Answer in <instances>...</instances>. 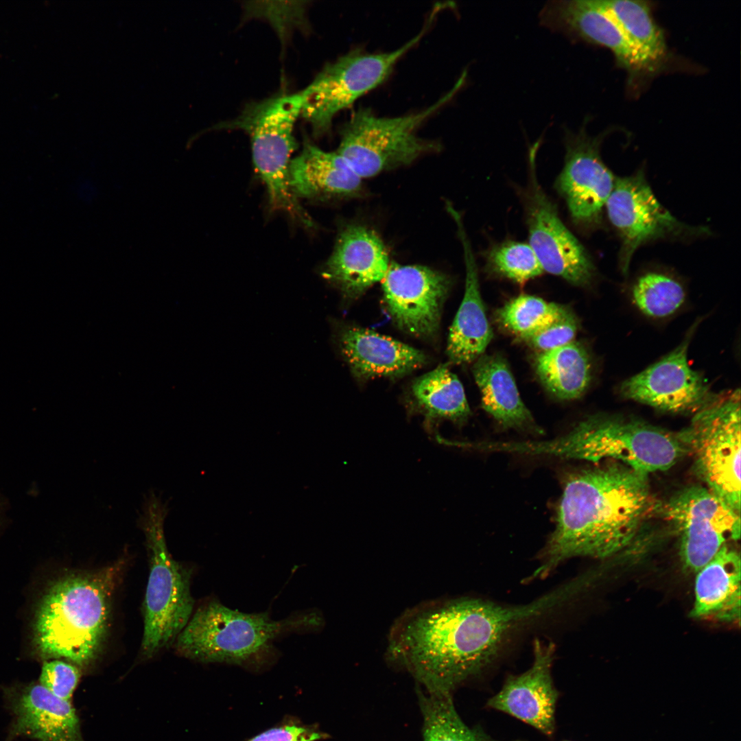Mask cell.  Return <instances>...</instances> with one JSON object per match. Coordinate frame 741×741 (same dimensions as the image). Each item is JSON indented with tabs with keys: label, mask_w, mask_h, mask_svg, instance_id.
Returning a JSON list of instances; mask_svg holds the SVG:
<instances>
[{
	"label": "cell",
	"mask_w": 741,
	"mask_h": 741,
	"mask_svg": "<svg viewBox=\"0 0 741 741\" xmlns=\"http://www.w3.org/2000/svg\"><path fill=\"white\" fill-rule=\"evenodd\" d=\"M389 267L386 248L377 233L351 224L340 233L322 275L345 297L355 298L382 281Z\"/></svg>",
	"instance_id": "20"
},
{
	"label": "cell",
	"mask_w": 741,
	"mask_h": 741,
	"mask_svg": "<svg viewBox=\"0 0 741 741\" xmlns=\"http://www.w3.org/2000/svg\"><path fill=\"white\" fill-rule=\"evenodd\" d=\"M553 656L552 644L537 641L531 667L521 674L509 676L501 690L489 699L487 706L552 736L558 698L551 674Z\"/></svg>",
	"instance_id": "19"
},
{
	"label": "cell",
	"mask_w": 741,
	"mask_h": 741,
	"mask_svg": "<svg viewBox=\"0 0 741 741\" xmlns=\"http://www.w3.org/2000/svg\"><path fill=\"white\" fill-rule=\"evenodd\" d=\"M486 258L493 272L518 283L543 272L534 252L526 243L509 241L499 244L489 250Z\"/></svg>",
	"instance_id": "32"
},
{
	"label": "cell",
	"mask_w": 741,
	"mask_h": 741,
	"mask_svg": "<svg viewBox=\"0 0 741 741\" xmlns=\"http://www.w3.org/2000/svg\"><path fill=\"white\" fill-rule=\"evenodd\" d=\"M423 718V741H525L499 740L482 729L467 725L458 714L451 694L418 691Z\"/></svg>",
	"instance_id": "29"
},
{
	"label": "cell",
	"mask_w": 741,
	"mask_h": 741,
	"mask_svg": "<svg viewBox=\"0 0 741 741\" xmlns=\"http://www.w3.org/2000/svg\"><path fill=\"white\" fill-rule=\"evenodd\" d=\"M3 692L12 716L5 741L20 737L37 741H84L71 701L35 683L5 687Z\"/></svg>",
	"instance_id": "18"
},
{
	"label": "cell",
	"mask_w": 741,
	"mask_h": 741,
	"mask_svg": "<svg viewBox=\"0 0 741 741\" xmlns=\"http://www.w3.org/2000/svg\"><path fill=\"white\" fill-rule=\"evenodd\" d=\"M653 508L648 474L609 460L569 473L556 527L535 575L574 556L609 557L628 546Z\"/></svg>",
	"instance_id": "2"
},
{
	"label": "cell",
	"mask_w": 741,
	"mask_h": 741,
	"mask_svg": "<svg viewBox=\"0 0 741 741\" xmlns=\"http://www.w3.org/2000/svg\"><path fill=\"white\" fill-rule=\"evenodd\" d=\"M462 75L453 89L429 108L416 113L383 117L370 109L354 112L342 127L336 150L362 179L406 165L438 148L416 134L418 128L448 102L462 87Z\"/></svg>",
	"instance_id": "8"
},
{
	"label": "cell",
	"mask_w": 741,
	"mask_h": 741,
	"mask_svg": "<svg viewBox=\"0 0 741 741\" xmlns=\"http://www.w3.org/2000/svg\"><path fill=\"white\" fill-rule=\"evenodd\" d=\"M7 521V503L4 496L0 492V527Z\"/></svg>",
	"instance_id": "36"
},
{
	"label": "cell",
	"mask_w": 741,
	"mask_h": 741,
	"mask_svg": "<svg viewBox=\"0 0 741 741\" xmlns=\"http://www.w3.org/2000/svg\"><path fill=\"white\" fill-rule=\"evenodd\" d=\"M169 511L154 491L145 497L137 525L145 537L150 574L144 600L142 650L151 656L175 640L190 620V574L168 551L164 530Z\"/></svg>",
	"instance_id": "6"
},
{
	"label": "cell",
	"mask_w": 741,
	"mask_h": 741,
	"mask_svg": "<svg viewBox=\"0 0 741 741\" xmlns=\"http://www.w3.org/2000/svg\"><path fill=\"white\" fill-rule=\"evenodd\" d=\"M449 287L447 275L422 266L393 264L382 280L384 305L394 324L423 339L437 333Z\"/></svg>",
	"instance_id": "16"
},
{
	"label": "cell",
	"mask_w": 741,
	"mask_h": 741,
	"mask_svg": "<svg viewBox=\"0 0 741 741\" xmlns=\"http://www.w3.org/2000/svg\"><path fill=\"white\" fill-rule=\"evenodd\" d=\"M563 741H569V740H563Z\"/></svg>",
	"instance_id": "37"
},
{
	"label": "cell",
	"mask_w": 741,
	"mask_h": 741,
	"mask_svg": "<svg viewBox=\"0 0 741 741\" xmlns=\"http://www.w3.org/2000/svg\"><path fill=\"white\" fill-rule=\"evenodd\" d=\"M304 91L275 95L246 106L234 120L219 128L240 129L250 138L255 167L265 184L273 210L287 213L305 224L309 215L289 186V166L295 150L294 130L301 115Z\"/></svg>",
	"instance_id": "7"
},
{
	"label": "cell",
	"mask_w": 741,
	"mask_h": 741,
	"mask_svg": "<svg viewBox=\"0 0 741 741\" xmlns=\"http://www.w3.org/2000/svg\"><path fill=\"white\" fill-rule=\"evenodd\" d=\"M422 30L400 48L368 54L354 50L325 65L303 91L302 117L316 137L328 132L334 117L381 84L399 60L423 36Z\"/></svg>",
	"instance_id": "10"
},
{
	"label": "cell",
	"mask_w": 741,
	"mask_h": 741,
	"mask_svg": "<svg viewBox=\"0 0 741 741\" xmlns=\"http://www.w3.org/2000/svg\"><path fill=\"white\" fill-rule=\"evenodd\" d=\"M539 21L570 40L608 48L631 77L653 71L599 0L548 1L539 13Z\"/></svg>",
	"instance_id": "17"
},
{
	"label": "cell",
	"mask_w": 741,
	"mask_h": 741,
	"mask_svg": "<svg viewBox=\"0 0 741 741\" xmlns=\"http://www.w3.org/2000/svg\"><path fill=\"white\" fill-rule=\"evenodd\" d=\"M320 621L313 611L274 620L267 613H243L212 600L191 615L176 646L181 655L199 661L258 670L276 659L274 640L317 629Z\"/></svg>",
	"instance_id": "3"
},
{
	"label": "cell",
	"mask_w": 741,
	"mask_h": 741,
	"mask_svg": "<svg viewBox=\"0 0 741 741\" xmlns=\"http://www.w3.org/2000/svg\"><path fill=\"white\" fill-rule=\"evenodd\" d=\"M446 209L457 226L466 271L463 298L449 329L446 350L450 362L460 364L482 355L493 333L486 315L477 265L461 215L451 204Z\"/></svg>",
	"instance_id": "21"
},
{
	"label": "cell",
	"mask_w": 741,
	"mask_h": 741,
	"mask_svg": "<svg viewBox=\"0 0 741 741\" xmlns=\"http://www.w3.org/2000/svg\"><path fill=\"white\" fill-rule=\"evenodd\" d=\"M482 406L502 427L539 433L533 416L520 397L514 377L499 355L479 357L472 368Z\"/></svg>",
	"instance_id": "25"
},
{
	"label": "cell",
	"mask_w": 741,
	"mask_h": 741,
	"mask_svg": "<svg viewBox=\"0 0 741 741\" xmlns=\"http://www.w3.org/2000/svg\"><path fill=\"white\" fill-rule=\"evenodd\" d=\"M117 570L71 576L48 591L35 625L36 642L45 658H64L80 666L96 657L104 639Z\"/></svg>",
	"instance_id": "4"
},
{
	"label": "cell",
	"mask_w": 741,
	"mask_h": 741,
	"mask_svg": "<svg viewBox=\"0 0 741 741\" xmlns=\"http://www.w3.org/2000/svg\"><path fill=\"white\" fill-rule=\"evenodd\" d=\"M519 606L478 599L412 611L392 633L389 654L430 692L452 694L494 659L505 635L524 619Z\"/></svg>",
	"instance_id": "1"
},
{
	"label": "cell",
	"mask_w": 741,
	"mask_h": 741,
	"mask_svg": "<svg viewBox=\"0 0 741 741\" xmlns=\"http://www.w3.org/2000/svg\"><path fill=\"white\" fill-rule=\"evenodd\" d=\"M411 392L413 406L424 415L429 432L439 421L461 425L471 415L463 386L447 365H440L416 378Z\"/></svg>",
	"instance_id": "26"
},
{
	"label": "cell",
	"mask_w": 741,
	"mask_h": 741,
	"mask_svg": "<svg viewBox=\"0 0 741 741\" xmlns=\"http://www.w3.org/2000/svg\"><path fill=\"white\" fill-rule=\"evenodd\" d=\"M599 1L651 69L654 71L657 68L666 58L667 46L648 3L631 0Z\"/></svg>",
	"instance_id": "28"
},
{
	"label": "cell",
	"mask_w": 741,
	"mask_h": 741,
	"mask_svg": "<svg viewBox=\"0 0 741 741\" xmlns=\"http://www.w3.org/2000/svg\"><path fill=\"white\" fill-rule=\"evenodd\" d=\"M339 346L353 374L361 379L401 377L427 362L421 351L364 328L343 329Z\"/></svg>",
	"instance_id": "22"
},
{
	"label": "cell",
	"mask_w": 741,
	"mask_h": 741,
	"mask_svg": "<svg viewBox=\"0 0 741 741\" xmlns=\"http://www.w3.org/2000/svg\"><path fill=\"white\" fill-rule=\"evenodd\" d=\"M632 299L644 315L655 318L668 317L683 305L685 293L682 285L670 276L647 272L634 283Z\"/></svg>",
	"instance_id": "30"
},
{
	"label": "cell",
	"mask_w": 741,
	"mask_h": 741,
	"mask_svg": "<svg viewBox=\"0 0 741 741\" xmlns=\"http://www.w3.org/2000/svg\"><path fill=\"white\" fill-rule=\"evenodd\" d=\"M329 737V734L322 731L316 726L290 720L246 741H320Z\"/></svg>",
	"instance_id": "35"
},
{
	"label": "cell",
	"mask_w": 741,
	"mask_h": 741,
	"mask_svg": "<svg viewBox=\"0 0 741 741\" xmlns=\"http://www.w3.org/2000/svg\"><path fill=\"white\" fill-rule=\"evenodd\" d=\"M664 516L679 534L681 562L690 572H698L728 540L740 538V513L701 486L673 495Z\"/></svg>",
	"instance_id": "11"
},
{
	"label": "cell",
	"mask_w": 741,
	"mask_h": 741,
	"mask_svg": "<svg viewBox=\"0 0 741 741\" xmlns=\"http://www.w3.org/2000/svg\"><path fill=\"white\" fill-rule=\"evenodd\" d=\"M605 208L621 239L619 263L624 275H627L633 255L642 245L668 237L707 233L703 227L683 224L665 209L642 170L616 178Z\"/></svg>",
	"instance_id": "13"
},
{
	"label": "cell",
	"mask_w": 741,
	"mask_h": 741,
	"mask_svg": "<svg viewBox=\"0 0 741 741\" xmlns=\"http://www.w3.org/2000/svg\"><path fill=\"white\" fill-rule=\"evenodd\" d=\"M577 329L575 316L563 307L561 314L553 321L522 339L543 352L574 341Z\"/></svg>",
	"instance_id": "33"
},
{
	"label": "cell",
	"mask_w": 741,
	"mask_h": 741,
	"mask_svg": "<svg viewBox=\"0 0 741 741\" xmlns=\"http://www.w3.org/2000/svg\"><path fill=\"white\" fill-rule=\"evenodd\" d=\"M740 571L739 554L723 545L697 572L692 616L740 620Z\"/></svg>",
	"instance_id": "24"
},
{
	"label": "cell",
	"mask_w": 741,
	"mask_h": 741,
	"mask_svg": "<svg viewBox=\"0 0 741 741\" xmlns=\"http://www.w3.org/2000/svg\"><path fill=\"white\" fill-rule=\"evenodd\" d=\"M694 323L673 351L642 372L625 379L618 388L625 399L659 410L681 413L696 412L716 397L698 371L687 362Z\"/></svg>",
	"instance_id": "14"
},
{
	"label": "cell",
	"mask_w": 741,
	"mask_h": 741,
	"mask_svg": "<svg viewBox=\"0 0 741 741\" xmlns=\"http://www.w3.org/2000/svg\"><path fill=\"white\" fill-rule=\"evenodd\" d=\"M740 394L716 395L677 434L707 489L740 510Z\"/></svg>",
	"instance_id": "9"
},
{
	"label": "cell",
	"mask_w": 741,
	"mask_h": 741,
	"mask_svg": "<svg viewBox=\"0 0 741 741\" xmlns=\"http://www.w3.org/2000/svg\"><path fill=\"white\" fill-rule=\"evenodd\" d=\"M537 143L530 149L524 203L529 245L543 270L575 285H587L596 269L588 252L561 219L536 172Z\"/></svg>",
	"instance_id": "12"
},
{
	"label": "cell",
	"mask_w": 741,
	"mask_h": 741,
	"mask_svg": "<svg viewBox=\"0 0 741 741\" xmlns=\"http://www.w3.org/2000/svg\"><path fill=\"white\" fill-rule=\"evenodd\" d=\"M530 450L592 462L609 459L646 474L670 469L685 453L677 434L613 416L589 418L565 436Z\"/></svg>",
	"instance_id": "5"
},
{
	"label": "cell",
	"mask_w": 741,
	"mask_h": 741,
	"mask_svg": "<svg viewBox=\"0 0 741 741\" xmlns=\"http://www.w3.org/2000/svg\"><path fill=\"white\" fill-rule=\"evenodd\" d=\"M293 195L314 200L356 196L362 178L336 151H325L305 141L298 156L291 160L288 174Z\"/></svg>",
	"instance_id": "23"
},
{
	"label": "cell",
	"mask_w": 741,
	"mask_h": 741,
	"mask_svg": "<svg viewBox=\"0 0 741 741\" xmlns=\"http://www.w3.org/2000/svg\"><path fill=\"white\" fill-rule=\"evenodd\" d=\"M563 309L539 297L522 294L502 307L497 316L502 325L524 338L553 321Z\"/></svg>",
	"instance_id": "31"
},
{
	"label": "cell",
	"mask_w": 741,
	"mask_h": 741,
	"mask_svg": "<svg viewBox=\"0 0 741 741\" xmlns=\"http://www.w3.org/2000/svg\"><path fill=\"white\" fill-rule=\"evenodd\" d=\"M535 370L547 390L563 400L581 397L591 379L588 352L575 341L541 352L535 360Z\"/></svg>",
	"instance_id": "27"
},
{
	"label": "cell",
	"mask_w": 741,
	"mask_h": 741,
	"mask_svg": "<svg viewBox=\"0 0 741 741\" xmlns=\"http://www.w3.org/2000/svg\"><path fill=\"white\" fill-rule=\"evenodd\" d=\"M565 134V164L556 187L575 224L591 228L601 221L616 177L602 160L600 137L589 136L585 127L576 133L567 130Z\"/></svg>",
	"instance_id": "15"
},
{
	"label": "cell",
	"mask_w": 741,
	"mask_h": 741,
	"mask_svg": "<svg viewBox=\"0 0 741 741\" xmlns=\"http://www.w3.org/2000/svg\"><path fill=\"white\" fill-rule=\"evenodd\" d=\"M80 674L75 665L54 659L43 663L39 681L57 697L71 701Z\"/></svg>",
	"instance_id": "34"
}]
</instances>
